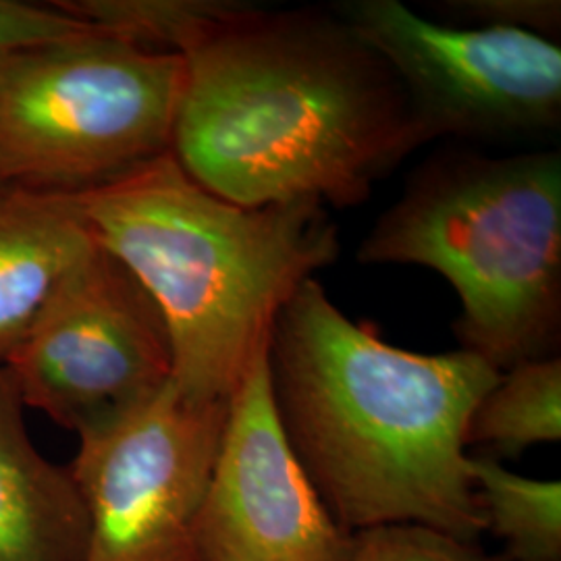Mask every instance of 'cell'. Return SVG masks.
<instances>
[{
  "instance_id": "6da1fadb",
  "label": "cell",
  "mask_w": 561,
  "mask_h": 561,
  "mask_svg": "<svg viewBox=\"0 0 561 561\" xmlns=\"http://www.w3.org/2000/svg\"><path fill=\"white\" fill-rule=\"evenodd\" d=\"M180 57L169 152L222 201L358 206L422 146L396 71L333 7L219 0Z\"/></svg>"
},
{
  "instance_id": "7a4b0ae2",
  "label": "cell",
  "mask_w": 561,
  "mask_h": 561,
  "mask_svg": "<svg viewBox=\"0 0 561 561\" xmlns=\"http://www.w3.org/2000/svg\"><path fill=\"white\" fill-rule=\"evenodd\" d=\"M266 364L283 435L341 528L422 524L479 541L466 426L500 370L385 343L314 277L280 308Z\"/></svg>"
},
{
  "instance_id": "3957f363",
  "label": "cell",
  "mask_w": 561,
  "mask_h": 561,
  "mask_svg": "<svg viewBox=\"0 0 561 561\" xmlns=\"http://www.w3.org/2000/svg\"><path fill=\"white\" fill-rule=\"evenodd\" d=\"M92 236L157 304L183 396L229 401L268 350L280 308L340 259L321 202L240 206L171 152L76 192Z\"/></svg>"
},
{
  "instance_id": "277c9868",
  "label": "cell",
  "mask_w": 561,
  "mask_h": 561,
  "mask_svg": "<svg viewBox=\"0 0 561 561\" xmlns=\"http://www.w3.org/2000/svg\"><path fill=\"white\" fill-rule=\"evenodd\" d=\"M358 261L437 271L460 296V350L500 373L558 356L560 150L433 154L362 240Z\"/></svg>"
},
{
  "instance_id": "5b68a950",
  "label": "cell",
  "mask_w": 561,
  "mask_h": 561,
  "mask_svg": "<svg viewBox=\"0 0 561 561\" xmlns=\"http://www.w3.org/2000/svg\"><path fill=\"white\" fill-rule=\"evenodd\" d=\"M181 78L96 30L0 62V185L81 192L169 152Z\"/></svg>"
},
{
  "instance_id": "8992f818",
  "label": "cell",
  "mask_w": 561,
  "mask_h": 561,
  "mask_svg": "<svg viewBox=\"0 0 561 561\" xmlns=\"http://www.w3.org/2000/svg\"><path fill=\"white\" fill-rule=\"evenodd\" d=\"M333 11L391 65L422 144L535 140L560 131L558 42L428 20L398 0H345Z\"/></svg>"
},
{
  "instance_id": "52a82bcc",
  "label": "cell",
  "mask_w": 561,
  "mask_h": 561,
  "mask_svg": "<svg viewBox=\"0 0 561 561\" xmlns=\"http://www.w3.org/2000/svg\"><path fill=\"white\" fill-rule=\"evenodd\" d=\"M229 401L157 396L90 428L69 466L88 516L83 561H204L202 505Z\"/></svg>"
},
{
  "instance_id": "ba28073f",
  "label": "cell",
  "mask_w": 561,
  "mask_h": 561,
  "mask_svg": "<svg viewBox=\"0 0 561 561\" xmlns=\"http://www.w3.org/2000/svg\"><path fill=\"white\" fill-rule=\"evenodd\" d=\"M2 366L23 405L81 435L157 396L173 379V352L157 304L96 245Z\"/></svg>"
},
{
  "instance_id": "9c48e42d",
  "label": "cell",
  "mask_w": 561,
  "mask_h": 561,
  "mask_svg": "<svg viewBox=\"0 0 561 561\" xmlns=\"http://www.w3.org/2000/svg\"><path fill=\"white\" fill-rule=\"evenodd\" d=\"M198 539L204 561H347L341 528L283 435L266 352L229 400Z\"/></svg>"
},
{
  "instance_id": "30bf717a",
  "label": "cell",
  "mask_w": 561,
  "mask_h": 561,
  "mask_svg": "<svg viewBox=\"0 0 561 561\" xmlns=\"http://www.w3.org/2000/svg\"><path fill=\"white\" fill-rule=\"evenodd\" d=\"M23 401L0 366V561H83L88 516L69 466L30 439Z\"/></svg>"
},
{
  "instance_id": "8fae6325",
  "label": "cell",
  "mask_w": 561,
  "mask_h": 561,
  "mask_svg": "<svg viewBox=\"0 0 561 561\" xmlns=\"http://www.w3.org/2000/svg\"><path fill=\"white\" fill-rule=\"evenodd\" d=\"M96 245L76 192L0 185V366Z\"/></svg>"
},
{
  "instance_id": "7c38bea8",
  "label": "cell",
  "mask_w": 561,
  "mask_h": 561,
  "mask_svg": "<svg viewBox=\"0 0 561 561\" xmlns=\"http://www.w3.org/2000/svg\"><path fill=\"white\" fill-rule=\"evenodd\" d=\"M561 439V358L522 362L500 375L466 426V449L491 447L502 456Z\"/></svg>"
},
{
  "instance_id": "4fadbf2b",
  "label": "cell",
  "mask_w": 561,
  "mask_h": 561,
  "mask_svg": "<svg viewBox=\"0 0 561 561\" xmlns=\"http://www.w3.org/2000/svg\"><path fill=\"white\" fill-rule=\"evenodd\" d=\"M468 474L479 495L486 530L507 545L510 561H561V482L537 481L507 470L495 458H470Z\"/></svg>"
},
{
  "instance_id": "5bb4252c",
  "label": "cell",
  "mask_w": 561,
  "mask_h": 561,
  "mask_svg": "<svg viewBox=\"0 0 561 561\" xmlns=\"http://www.w3.org/2000/svg\"><path fill=\"white\" fill-rule=\"evenodd\" d=\"M57 4L104 36L180 57L219 0H57Z\"/></svg>"
},
{
  "instance_id": "9a60e30c",
  "label": "cell",
  "mask_w": 561,
  "mask_h": 561,
  "mask_svg": "<svg viewBox=\"0 0 561 561\" xmlns=\"http://www.w3.org/2000/svg\"><path fill=\"white\" fill-rule=\"evenodd\" d=\"M347 561H510L484 553L477 542L463 541L422 524H382L352 533Z\"/></svg>"
},
{
  "instance_id": "2e32d148",
  "label": "cell",
  "mask_w": 561,
  "mask_h": 561,
  "mask_svg": "<svg viewBox=\"0 0 561 561\" xmlns=\"http://www.w3.org/2000/svg\"><path fill=\"white\" fill-rule=\"evenodd\" d=\"M90 32H94L92 25L67 13L57 2L30 4L0 0V62Z\"/></svg>"
},
{
  "instance_id": "e0dca14e",
  "label": "cell",
  "mask_w": 561,
  "mask_h": 561,
  "mask_svg": "<svg viewBox=\"0 0 561 561\" xmlns=\"http://www.w3.org/2000/svg\"><path fill=\"white\" fill-rule=\"evenodd\" d=\"M445 23L512 27L553 41L561 30L560 0H445L435 4Z\"/></svg>"
}]
</instances>
